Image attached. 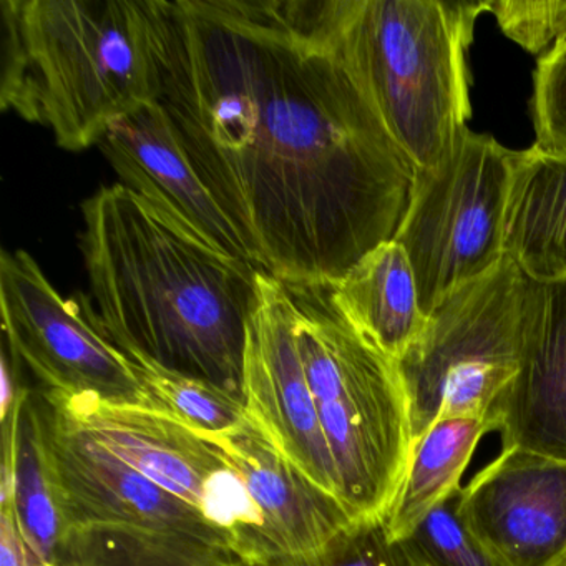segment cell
I'll use <instances>...</instances> for the list:
<instances>
[{"mask_svg":"<svg viewBox=\"0 0 566 566\" xmlns=\"http://www.w3.org/2000/svg\"><path fill=\"white\" fill-rule=\"evenodd\" d=\"M158 2V102L251 263L333 286L392 241L417 167L350 57L356 0Z\"/></svg>","mask_w":566,"mask_h":566,"instance_id":"6da1fadb","label":"cell"},{"mask_svg":"<svg viewBox=\"0 0 566 566\" xmlns=\"http://www.w3.org/2000/svg\"><path fill=\"white\" fill-rule=\"evenodd\" d=\"M82 217V256L108 339L125 356L147 357L243 399L261 270L122 184L95 191Z\"/></svg>","mask_w":566,"mask_h":566,"instance_id":"7a4b0ae2","label":"cell"},{"mask_svg":"<svg viewBox=\"0 0 566 566\" xmlns=\"http://www.w3.org/2000/svg\"><path fill=\"white\" fill-rule=\"evenodd\" d=\"M158 0H0V107L65 150L160 97Z\"/></svg>","mask_w":566,"mask_h":566,"instance_id":"3957f363","label":"cell"},{"mask_svg":"<svg viewBox=\"0 0 566 566\" xmlns=\"http://www.w3.org/2000/svg\"><path fill=\"white\" fill-rule=\"evenodd\" d=\"M61 515L55 566H247L228 533L85 436L35 390Z\"/></svg>","mask_w":566,"mask_h":566,"instance_id":"277c9868","label":"cell"},{"mask_svg":"<svg viewBox=\"0 0 566 566\" xmlns=\"http://www.w3.org/2000/svg\"><path fill=\"white\" fill-rule=\"evenodd\" d=\"M286 287L296 304L297 344L333 455L337 495L356 522L384 520L413 450L399 367L347 323L329 286Z\"/></svg>","mask_w":566,"mask_h":566,"instance_id":"5b68a950","label":"cell"},{"mask_svg":"<svg viewBox=\"0 0 566 566\" xmlns=\"http://www.w3.org/2000/svg\"><path fill=\"white\" fill-rule=\"evenodd\" d=\"M485 11L486 2L465 0H356L350 57L417 170L439 165L467 130V51Z\"/></svg>","mask_w":566,"mask_h":566,"instance_id":"8992f818","label":"cell"},{"mask_svg":"<svg viewBox=\"0 0 566 566\" xmlns=\"http://www.w3.org/2000/svg\"><path fill=\"white\" fill-rule=\"evenodd\" d=\"M528 280L505 258L450 294L397 360L413 443L440 420L486 416L522 363Z\"/></svg>","mask_w":566,"mask_h":566,"instance_id":"52a82bcc","label":"cell"},{"mask_svg":"<svg viewBox=\"0 0 566 566\" xmlns=\"http://www.w3.org/2000/svg\"><path fill=\"white\" fill-rule=\"evenodd\" d=\"M513 154L490 135L467 128L439 165L417 170L394 241L409 258L426 316L505 260L503 218Z\"/></svg>","mask_w":566,"mask_h":566,"instance_id":"ba28073f","label":"cell"},{"mask_svg":"<svg viewBox=\"0 0 566 566\" xmlns=\"http://www.w3.org/2000/svg\"><path fill=\"white\" fill-rule=\"evenodd\" d=\"M38 392L61 407L102 449L228 533L247 566L270 562L247 485L213 437L151 407Z\"/></svg>","mask_w":566,"mask_h":566,"instance_id":"9c48e42d","label":"cell"},{"mask_svg":"<svg viewBox=\"0 0 566 566\" xmlns=\"http://www.w3.org/2000/svg\"><path fill=\"white\" fill-rule=\"evenodd\" d=\"M0 310L4 344L31 370L38 390L150 407L91 303L64 300L28 251L0 254Z\"/></svg>","mask_w":566,"mask_h":566,"instance_id":"30bf717a","label":"cell"},{"mask_svg":"<svg viewBox=\"0 0 566 566\" xmlns=\"http://www.w3.org/2000/svg\"><path fill=\"white\" fill-rule=\"evenodd\" d=\"M243 403L247 416L304 475L339 499L333 455L297 344L296 304L290 290L263 271L260 301L248 323Z\"/></svg>","mask_w":566,"mask_h":566,"instance_id":"8fae6325","label":"cell"},{"mask_svg":"<svg viewBox=\"0 0 566 566\" xmlns=\"http://www.w3.org/2000/svg\"><path fill=\"white\" fill-rule=\"evenodd\" d=\"M463 522L500 566L566 555V459L509 447L459 492Z\"/></svg>","mask_w":566,"mask_h":566,"instance_id":"7c38bea8","label":"cell"},{"mask_svg":"<svg viewBox=\"0 0 566 566\" xmlns=\"http://www.w3.org/2000/svg\"><path fill=\"white\" fill-rule=\"evenodd\" d=\"M97 147L122 185L218 250L250 261L243 241L201 181L160 102L112 122Z\"/></svg>","mask_w":566,"mask_h":566,"instance_id":"4fadbf2b","label":"cell"},{"mask_svg":"<svg viewBox=\"0 0 566 566\" xmlns=\"http://www.w3.org/2000/svg\"><path fill=\"white\" fill-rule=\"evenodd\" d=\"M490 413L502 449L566 459V284L528 281L520 370Z\"/></svg>","mask_w":566,"mask_h":566,"instance_id":"5bb4252c","label":"cell"},{"mask_svg":"<svg viewBox=\"0 0 566 566\" xmlns=\"http://www.w3.org/2000/svg\"><path fill=\"white\" fill-rule=\"evenodd\" d=\"M210 437L247 485L271 559L313 555L356 522L337 496L304 475L250 417Z\"/></svg>","mask_w":566,"mask_h":566,"instance_id":"9a60e30c","label":"cell"},{"mask_svg":"<svg viewBox=\"0 0 566 566\" xmlns=\"http://www.w3.org/2000/svg\"><path fill=\"white\" fill-rule=\"evenodd\" d=\"M503 251L526 280L566 284V151L513 154Z\"/></svg>","mask_w":566,"mask_h":566,"instance_id":"2e32d148","label":"cell"},{"mask_svg":"<svg viewBox=\"0 0 566 566\" xmlns=\"http://www.w3.org/2000/svg\"><path fill=\"white\" fill-rule=\"evenodd\" d=\"M329 294L347 323L396 363L427 323L409 258L394 240L354 264Z\"/></svg>","mask_w":566,"mask_h":566,"instance_id":"e0dca14e","label":"cell"},{"mask_svg":"<svg viewBox=\"0 0 566 566\" xmlns=\"http://www.w3.org/2000/svg\"><path fill=\"white\" fill-rule=\"evenodd\" d=\"M496 433L492 413L433 423L416 443L409 469L384 523L392 539L406 538L440 503L462 489L480 440Z\"/></svg>","mask_w":566,"mask_h":566,"instance_id":"ac0fdd59","label":"cell"},{"mask_svg":"<svg viewBox=\"0 0 566 566\" xmlns=\"http://www.w3.org/2000/svg\"><path fill=\"white\" fill-rule=\"evenodd\" d=\"M2 446L0 496L12 503L34 565L55 566L61 515L32 390L22 407L18 433H6Z\"/></svg>","mask_w":566,"mask_h":566,"instance_id":"d6986e66","label":"cell"},{"mask_svg":"<svg viewBox=\"0 0 566 566\" xmlns=\"http://www.w3.org/2000/svg\"><path fill=\"white\" fill-rule=\"evenodd\" d=\"M151 409L207 436H221L247 419L243 399L207 380L161 367L142 356H125Z\"/></svg>","mask_w":566,"mask_h":566,"instance_id":"ffe728a7","label":"cell"},{"mask_svg":"<svg viewBox=\"0 0 566 566\" xmlns=\"http://www.w3.org/2000/svg\"><path fill=\"white\" fill-rule=\"evenodd\" d=\"M459 492L436 506L400 539L413 566H500L463 522Z\"/></svg>","mask_w":566,"mask_h":566,"instance_id":"44dd1931","label":"cell"},{"mask_svg":"<svg viewBox=\"0 0 566 566\" xmlns=\"http://www.w3.org/2000/svg\"><path fill=\"white\" fill-rule=\"evenodd\" d=\"M258 566H413L384 520L354 522L313 555L283 556Z\"/></svg>","mask_w":566,"mask_h":566,"instance_id":"7402d4cb","label":"cell"},{"mask_svg":"<svg viewBox=\"0 0 566 566\" xmlns=\"http://www.w3.org/2000/svg\"><path fill=\"white\" fill-rule=\"evenodd\" d=\"M530 111L536 147L566 151V35L539 57Z\"/></svg>","mask_w":566,"mask_h":566,"instance_id":"603a6c76","label":"cell"},{"mask_svg":"<svg viewBox=\"0 0 566 566\" xmlns=\"http://www.w3.org/2000/svg\"><path fill=\"white\" fill-rule=\"evenodd\" d=\"M486 12L506 38L532 54L545 55L566 35V0H493Z\"/></svg>","mask_w":566,"mask_h":566,"instance_id":"cb8c5ba5","label":"cell"},{"mask_svg":"<svg viewBox=\"0 0 566 566\" xmlns=\"http://www.w3.org/2000/svg\"><path fill=\"white\" fill-rule=\"evenodd\" d=\"M0 566H31L28 546L19 532L11 502L0 505Z\"/></svg>","mask_w":566,"mask_h":566,"instance_id":"d4e9b609","label":"cell"},{"mask_svg":"<svg viewBox=\"0 0 566 566\" xmlns=\"http://www.w3.org/2000/svg\"><path fill=\"white\" fill-rule=\"evenodd\" d=\"M555 566H566V555H565V556H563V558H562V559H559V562H558V563H556V565H555Z\"/></svg>","mask_w":566,"mask_h":566,"instance_id":"484cf974","label":"cell"}]
</instances>
